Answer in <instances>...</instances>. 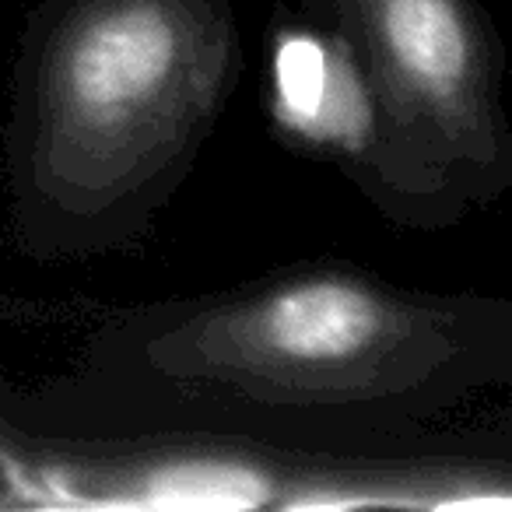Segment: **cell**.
Wrapping results in <instances>:
<instances>
[{
  "instance_id": "1",
  "label": "cell",
  "mask_w": 512,
  "mask_h": 512,
  "mask_svg": "<svg viewBox=\"0 0 512 512\" xmlns=\"http://www.w3.org/2000/svg\"><path fill=\"white\" fill-rule=\"evenodd\" d=\"M512 383V302L425 292L341 260L116 309L64 376L4 400L43 432H183L334 453L432 446Z\"/></svg>"
},
{
  "instance_id": "2",
  "label": "cell",
  "mask_w": 512,
  "mask_h": 512,
  "mask_svg": "<svg viewBox=\"0 0 512 512\" xmlns=\"http://www.w3.org/2000/svg\"><path fill=\"white\" fill-rule=\"evenodd\" d=\"M246 71L232 0H39L4 116V204L36 264L144 242Z\"/></svg>"
},
{
  "instance_id": "3",
  "label": "cell",
  "mask_w": 512,
  "mask_h": 512,
  "mask_svg": "<svg viewBox=\"0 0 512 512\" xmlns=\"http://www.w3.org/2000/svg\"><path fill=\"white\" fill-rule=\"evenodd\" d=\"M278 127L393 225L446 232L512 190L505 50L481 0H299Z\"/></svg>"
},
{
  "instance_id": "4",
  "label": "cell",
  "mask_w": 512,
  "mask_h": 512,
  "mask_svg": "<svg viewBox=\"0 0 512 512\" xmlns=\"http://www.w3.org/2000/svg\"><path fill=\"white\" fill-rule=\"evenodd\" d=\"M502 456L463 446L334 453L225 435L43 432L0 407V509H509Z\"/></svg>"
}]
</instances>
